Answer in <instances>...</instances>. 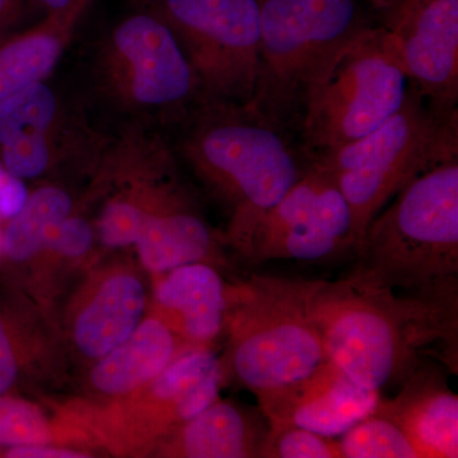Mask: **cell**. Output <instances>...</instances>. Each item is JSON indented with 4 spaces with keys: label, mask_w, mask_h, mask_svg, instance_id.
<instances>
[{
    "label": "cell",
    "mask_w": 458,
    "mask_h": 458,
    "mask_svg": "<svg viewBox=\"0 0 458 458\" xmlns=\"http://www.w3.org/2000/svg\"><path fill=\"white\" fill-rule=\"evenodd\" d=\"M280 128L250 105H204L183 138L181 153L231 209L228 229L278 203L311 164Z\"/></svg>",
    "instance_id": "obj_5"
},
{
    "label": "cell",
    "mask_w": 458,
    "mask_h": 458,
    "mask_svg": "<svg viewBox=\"0 0 458 458\" xmlns=\"http://www.w3.org/2000/svg\"><path fill=\"white\" fill-rule=\"evenodd\" d=\"M189 348L194 346L183 343L158 315L149 316L128 339L95 360L89 384L102 396L117 400L131 396Z\"/></svg>",
    "instance_id": "obj_18"
},
{
    "label": "cell",
    "mask_w": 458,
    "mask_h": 458,
    "mask_svg": "<svg viewBox=\"0 0 458 458\" xmlns=\"http://www.w3.org/2000/svg\"><path fill=\"white\" fill-rule=\"evenodd\" d=\"M227 241L254 265L331 261L355 252L349 205L331 172L316 161L278 203L228 229Z\"/></svg>",
    "instance_id": "obj_9"
},
{
    "label": "cell",
    "mask_w": 458,
    "mask_h": 458,
    "mask_svg": "<svg viewBox=\"0 0 458 458\" xmlns=\"http://www.w3.org/2000/svg\"><path fill=\"white\" fill-rule=\"evenodd\" d=\"M147 291L132 270H108L84 292L72 318V339L87 360H98L128 339L144 319Z\"/></svg>",
    "instance_id": "obj_16"
},
{
    "label": "cell",
    "mask_w": 458,
    "mask_h": 458,
    "mask_svg": "<svg viewBox=\"0 0 458 458\" xmlns=\"http://www.w3.org/2000/svg\"><path fill=\"white\" fill-rule=\"evenodd\" d=\"M64 134L59 98L45 82L0 102V150L32 146Z\"/></svg>",
    "instance_id": "obj_21"
},
{
    "label": "cell",
    "mask_w": 458,
    "mask_h": 458,
    "mask_svg": "<svg viewBox=\"0 0 458 458\" xmlns=\"http://www.w3.org/2000/svg\"><path fill=\"white\" fill-rule=\"evenodd\" d=\"M427 2H430V0H394V8L391 12L417 7V5L424 4Z\"/></svg>",
    "instance_id": "obj_31"
},
{
    "label": "cell",
    "mask_w": 458,
    "mask_h": 458,
    "mask_svg": "<svg viewBox=\"0 0 458 458\" xmlns=\"http://www.w3.org/2000/svg\"><path fill=\"white\" fill-rule=\"evenodd\" d=\"M269 421L260 408L216 400L159 445V454L186 458H259Z\"/></svg>",
    "instance_id": "obj_17"
},
{
    "label": "cell",
    "mask_w": 458,
    "mask_h": 458,
    "mask_svg": "<svg viewBox=\"0 0 458 458\" xmlns=\"http://www.w3.org/2000/svg\"><path fill=\"white\" fill-rule=\"evenodd\" d=\"M310 310L328 361L367 390L400 386L429 352L457 372L456 309L346 276L315 280Z\"/></svg>",
    "instance_id": "obj_1"
},
{
    "label": "cell",
    "mask_w": 458,
    "mask_h": 458,
    "mask_svg": "<svg viewBox=\"0 0 458 458\" xmlns=\"http://www.w3.org/2000/svg\"><path fill=\"white\" fill-rule=\"evenodd\" d=\"M96 78L114 106L132 114L176 113L198 96L185 54L157 13H137L102 42Z\"/></svg>",
    "instance_id": "obj_10"
},
{
    "label": "cell",
    "mask_w": 458,
    "mask_h": 458,
    "mask_svg": "<svg viewBox=\"0 0 458 458\" xmlns=\"http://www.w3.org/2000/svg\"><path fill=\"white\" fill-rule=\"evenodd\" d=\"M348 278L458 310V162L424 172L370 222Z\"/></svg>",
    "instance_id": "obj_2"
},
{
    "label": "cell",
    "mask_w": 458,
    "mask_h": 458,
    "mask_svg": "<svg viewBox=\"0 0 458 458\" xmlns=\"http://www.w3.org/2000/svg\"><path fill=\"white\" fill-rule=\"evenodd\" d=\"M7 457L12 458H87V452L56 447L50 445H23L8 451Z\"/></svg>",
    "instance_id": "obj_28"
},
{
    "label": "cell",
    "mask_w": 458,
    "mask_h": 458,
    "mask_svg": "<svg viewBox=\"0 0 458 458\" xmlns=\"http://www.w3.org/2000/svg\"><path fill=\"white\" fill-rule=\"evenodd\" d=\"M82 16L47 14L38 26L0 40V102L47 81Z\"/></svg>",
    "instance_id": "obj_20"
},
{
    "label": "cell",
    "mask_w": 458,
    "mask_h": 458,
    "mask_svg": "<svg viewBox=\"0 0 458 458\" xmlns=\"http://www.w3.org/2000/svg\"><path fill=\"white\" fill-rule=\"evenodd\" d=\"M410 78L387 29L364 26L344 42L304 89L298 107L310 161L367 137L405 101Z\"/></svg>",
    "instance_id": "obj_6"
},
{
    "label": "cell",
    "mask_w": 458,
    "mask_h": 458,
    "mask_svg": "<svg viewBox=\"0 0 458 458\" xmlns=\"http://www.w3.org/2000/svg\"><path fill=\"white\" fill-rule=\"evenodd\" d=\"M381 397L328 363L318 375L259 408L269 424H288L334 438L375 412Z\"/></svg>",
    "instance_id": "obj_14"
},
{
    "label": "cell",
    "mask_w": 458,
    "mask_h": 458,
    "mask_svg": "<svg viewBox=\"0 0 458 458\" xmlns=\"http://www.w3.org/2000/svg\"><path fill=\"white\" fill-rule=\"evenodd\" d=\"M23 0H0V40L11 33L22 13Z\"/></svg>",
    "instance_id": "obj_29"
},
{
    "label": "cell",
    "mask_w": 458,
    "mask_h": 458,
    "mask_svg": "<svg viewBox=\"0 0 458 458\" xmlns=\"http://www.w3.org/2000/svg\"><path fill=\"white\" fill-rule=\"evenodd\" d=\"M95 238V227L82 216L71 214L50 229L42 251L68 259L83 258L92 250Z\"/></svg>",
    "instance_id": "obj_26"
},
{
    "label": "cell",
    "mask_w": 458,
    "mask_h": 458,
    "mask_svg": "<svg viewBox=\"0 0 458 458\" xmlns=\"http://www.w3.org/2000/svg\"><path fill=\"white\" fill-rule=\"evenodd\" d=\"M73 199L64 189L42 186L27 199L2 233L3 252L13 261H27L42 251L50 229L73 212Z\"/></svg>",
    "instance_id": "obj_22"
},
{
    "label": "cell",
    "mask_w": 458,
    "mask_h": 458,
    "mask_svg": "<svg viewBox=\"0 0 458 458\" xmlns=\"http://www.w3.org/2000/svg\"><path fill=\"white\" fill-rule=\"evenodd\" d=\"M364 26L357 0H260V74L250 106L280 126L291 122L310 81Z\"/></svg>",
    "instance_id": "obj_7"
},
{
    "label": "cell",
    "mask_w": 458,
    "mask_h": 458,
    "mask_svg": "<svg viewBox=\"0 0 458 458\" xmlns=\"http://www.w3.org/2000/svg\"><path fill=\"white\" fill-rule=\"evenodd\" d=\"M55 430L35 403L0 394V445H51Z\"/></svg>",
    "instance_id": "obj_24"
},
{
    "label": "cell",
    "mask_w": 458,
    "mask_h": 458,
    "mask_svg": "<svg viewBox=\"0 0 458 458\" xmlns=\"http://www.w3.org/2000/svg\"><path fill=\"white\" fill-rule=\"evenodd\" d=\"M93 0H40L47 14H84Z\"/></svg>",
    "instance_id": "obj_30"
},
{
    "label": "cell",
    "mask_w": 458,
    "mask_h": 458,
    "mask_svg": "<svg viewBox=\"0 0 458 458\" xmlns=\"http://www.w3.org/2000/svg\"><path fill=\"white\" fill-rule=\"evenodd\" d=\"M315 280L251 276L238 283L223 382L231 376L258 403L288 393L330 361L310 302Z\"/></svg>",
    "instance_id": "obj_3"
},
{
    "label": "cell",
    "mask_w": 458,
    "mask_h": 458,
    "mask_svg": "<svg viewBox=\"0 0 458 458\" xmlns=\"http://www.w3.org/2000/svg\"><path fill=\"white\" fill-rule=\"evenodd\" d=\"M386 29L410 81L434 104L457 107L458 0H430L391 12Z\"/></svg>",
    "instance_id": "obj_12"
},
{
    "label": "cell",
    "mask_w": 458,
    "mask_h": 458,
    "mask_svg": "<svg viewBox=\"0 0 458 458\" xmlns=\"http://www.w3.org/2000/svg\"><path fill=\"white\" fill-rule=\"evenodd\" d=\"M339 447L343 458H421L403 430L377 412L344 433Z\"/></svg>",
    "instance_id": "obj_23"
},
{
    "label": "cell",
    "mask_w": 458,
    "mask_h": 458,
    "mask_svg": "<svg viewBox=\"0 0 458 458\" xmlns=\"http://www.w3.org/2000/svg\"><path fill=\"white\" fill-rule=\"evenodd\" d=\"M400 386L394 399L381 397L375 412L396 423L421 458H457L458 397L442 370L426 363Z\"/></svg>",
    "instance_id": "obj_15"
},
{
    "label": "cell",
    "mask_w": 458,
    "mask_h": 458,
    "mask_svg": "<svg viewBox=\"0 0 458 458\" xmlns=\"http://www.w3.org/2000/svg\"><path fill=\"white\" fill-rule=\"evenodd\" d=\"M222 385L221 360L212 348L186 349L152 382L119 400L111 429L123 445H159L218 400Z\"/></svg>",
    "instance_id": "obj_11"
},
{
    "label": "cell",
    "mask_w": 458,
    "mask_h": 458,
    "mask_svg": "<svg viewBox=\"0 0 458 458\" xmlns=\"http://www.w3.org/2000/svg\"><path fill=\"white\" fill-rule=\"evenodd\" d=\"M457 107L434 104L411 82L384 125L311 161L331 172L349 205L357 254L377 214L424 172L457 159Z\"/></svg>",
    "instance_id": "obj_4"
},
{
    "label": "cell",
    "mask_w": 458,
    "mask_h": 458,
    "mask_svg": "<svg viewBox=\"0 0 458 458\" xmlns=\"http://www.w3.org/2000/svg\"><path fill=\"white\" fill-rule=\"evenodd\" d=\"M203 105H250L260 74V0H157Z\"/></svg>",
    "instance_id": "obj_8"
},
{
    "label": "cell",
    "mask_w": 458,
    "mask_h": 458,
    "mask_svg": "<svg viewBox=\"0 0 458 458\" xmlns=\"http://www.w3.org/2000/svg\"><path fill=\"white\" fill-rule=\"evenodd\" d=\"M259 458H343L339 442L288 424H269Z\"/></svg>",
    "instance_id": "obj_25"
},
{
    "label": "cell",
    "mask_w": 458,
    "mask_h": 458,
    "mask_svg": "<svg viewBox=\"0 0 458 458\" xmlns=\"http://www.w3.org/2000/svg\"><path fill=\"white\" fill-rule=\"evenodd\" d=\"M18 358L4 322L0 319V394L13 387L18 378Z\"/></svg>",
    "instance_id": "obj_27"
},
{
    "label": "cell",
    "mask_w": 458,
    "mask_h": 458,
    "mask_svg": "<svg viewBox=\"0 0 458 458\" xmlns=\"http://www.w3.org/2000/svg\"><path fill=\"white\" fill-rule=\"evenodd\" d=\"M138 256L150 273L162 274L194 262L219 267L218 238L191 200L150 216L138 237Z\"/></svg>",
    "instance_id": "obj_19"
},
{
    "label": "cell",
    "mask_w": 458,
    "mask_h": 458,
    "mask_svg": "<svg viewBox=\"0 0 458 458\" xmlns=\"http://www.w3.org/2000/svg\"><path fill=\"white\" fill-rule=\"evenodd\" d=\"M159 276L155 289L157 315L188 345L212 348L227 331L238 283L228 285L218 267L208 262L183 265Z\"/></svg>",
    "instance_id": "obj_13"
}]
</instances>
